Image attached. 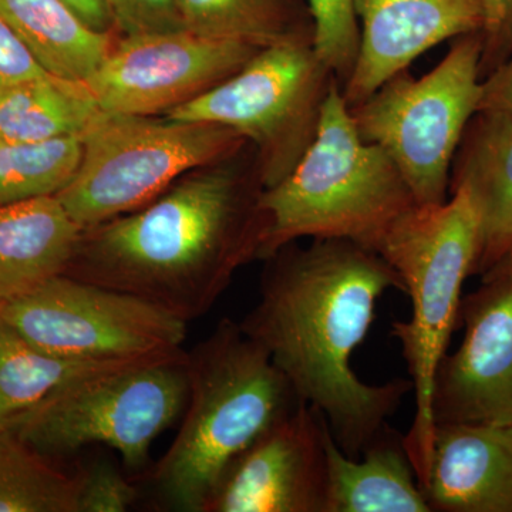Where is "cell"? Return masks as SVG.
Instances as JSON below:
<instances>
[{"label": "cell", "instance_id": "1", "mask_svg": "<svg viewBox=\"0 0 512 512\" xmlns=\"http://www.w3.org/2000/svg\"><path fill=\"white\" fill-rule=\"evenodd\" d=\"M265 261L258 302L239 325L298 399L325 417L343 453L357 458L413 392L410 379L363 382L352 365L380 298L403 292L402 281L382 256L350 239L291 242Z\"/></svg>", "mask_w": 512, "mask_h": 512}, {"label": "cell", "instance_id": "2", "mask_svg": "<svg viewBox=\"0 0 512 512\" xmlns=\"http://www.w3.org/2000/svg\"><path fill=\"white\" fill-rule=\"evenodd\" d=\"M231 158L84 229L63 275L138 296L187 323L207 315L264 245V181Z\"/></svg>", "mask_w": 512, "mask_h": 512}, {"label": "cell", "instance_id": "3", "mask_svg": "<svg viewBox=\"0 0 512 512\" xmlns=\"http://www.w3.org/2000/svg\"><path fill=\"white\" fill-rule=\"evenodd\" d=\"M187 356L183 420L150 484L163 510L205 512L232 461L301 400L235 320H220Z\"/></svg>", "mask_w": 512, "mask_h": 512}, {"label": "cell", "instance_id": "4", "mask_svg": "<svg viewBox=\"0 0 512 512\" xmlns=\"http://www.w3.org/2000/svg\"><path fill=\"white\" fill-rule=\"evenodd\" d=\"M373 251L392 266L412 302L409 320L392 323L412 382L416 414L404 436L421 488L429 474L434 377L460 319L463 286L480 254V215L470 191L451 188L439 205H414L377 239Z\"/></svg>", "mask_w": 512, "mask_h": 512}, {"label": "cell", "instance_id": "5", "mask_svg": "<svg viewBox=\"0 0 512 512\" xmlns=\"http://www.w3.org/2000/svg\"><path fill=\"white\" fill-rule=\"evenodd\" d=\"M416 204L399 168L357 133L339 82L323 106L318 134L295 168L262 192L261 259L299 239H350L373 249Z\"/></svg>", "mask_w": 512, "mask_h": 512}, {"label": "cell", "instance_id": "6", "mask_svg": "<svg viewBox=\"0 0 512 512\" xmlns=\"http://www.w3.org/2000/svg\"><path fill=\"white\" fill-rule=\"evenodd\" d=\"M187 402L188 356L181 349L66 384L2 430L47 458L101 444L117 451L128 470L140 471Z\"/></svg>", "mask_w": 512, "mask_h": 512}, {"label": "cell", "instance_id": "7", "mask_svg": "<svg viewBox=\"0 0 512 512\" xmlns=\"http://www.w3.org/2000/svg\"><path fill=\"white\" fill-rule=\"evenodd\" d=\"M481 53L480 33L457 37L420 79L404 70L349 107L357 133L399 168L417 205L443 204L450 195L454 157L480 107Z\"/></svg>", "mask_w": 512, "mask_h": 512}, {"label": "cell", "instance_id": "8", "mask_svg": "<svg viewBox=\"0 0 512 512\" xmlns=\"http://www.w3.org/2000/svg\"><path fill=\"white\" fill-rule=\"evenodd\" d=\"M82 138L79 170L57 197L84 229L144 207L184 174L237 156L248 143L217 124L107 113Z\"/></svg>", "mask_w": 512, "mask_h": 512}, {"label": "cell", "instance_id": "9", "mask_svg": "<svg viewBox=\"0 0 512 512\" xmlns=\"http://www.w3.org/2000/svg\"><path fill=\"white\" fill-rule=\"evenodd\" d=\"M335 82L311 43H276L165 116L237 131L258 148L259 173L269 188L291 173L311 147Z\"/></svg>", "mask_w": 512, "mask_h": 512}, {"label": "cell", "instance_id": "10", "mask_svg": "<svg viewBox=\"0 0 512 512\" xmlns=\"http://www.w3.org/2000/svg\"><path fill=\"white\" fill-rule=\"evenodd\" d=\"M0 316L50 355L136 362L183 349L187 322L130 293L59 275L0 306Z\"/></svg>", "mask_w": 512, "mask_h": 512}, {"label": "cell", "instance_id": "11", "mask_svg": "<svg viewBox=\"0 0 512 512\" xmlns=\"http://www.w3.org/2000/svg\"><path fill=\"white\" fill-rule=\"evenodd\" d=\"M259 50L187 29L126 36L83 84L103 113L167 114L237 73Z\"/></svg>", "mask_w": 512, "mask_h": 512}, {"label": "cell", "instance_id": "12", "mask_svg": "<svg viewBox=\"0 0 512 512\" xmlns=\"http://www.w3.org/2000/svg\"><path fill=\"white\" fill-rule=\"evenodd\" d=\"M463 340L434 377V424L512 426V271H488L461 301Z\"/></svg>", "mask_w": 512, "mask_h": 512}, {"label": "cell", "instance_id": "13", "mask_svg": "<svg viewBox=\"0 0 512 512\" xmlns=\"http://www.w3.org/2000/svg\"><path fill=\"white\" fill-rule=\"evenodd\" d=\"M328 429L296 404L232 461L205 512H326Z\"/></svg>", "mask_w": 512, "mask_h": 512}, {"label": "cell", "instance_id": "14", "mask_svg": "<svg viewBox=\"0 0 512 512\" xmlns=\"http://www.w3.org/2000/svg\"><path fill=\"white\" fill-rule=\"evenodd\" d=\"M359 55L342 94L348 107L366 100L417 57L457 37L480 33L483 0H355Z\"/></svg>", "mask_w": 512, "mask_h": 512}, {"label": "cell", "instance_id": "15", "mask_svg": "<svg viewBox=\"0 0 512 512\" xmlns=\"http://www.w3.org/2000/svg\"><path fill=\"white\" fill-rule=\"evenodd\" d=\"M423 491L431 512H512V426L437 423Z\"/></svg>", "mask_w": 512, "mask_h": 512}, {"label": "cell", "instance_id": "16", "mask_svg": "<svg viewBox=\"0 0 512 512\" xmlns=\"http://www.w3.org/2000/svg\"><path fill=\"white\" fill-rule=\"evenodd\" d=\"M470 191L480 215V254L474 275L493 268L512 247V120L477 113L451 167V188Z\"/></svg>", "mask_w": 512, "mask_h": 512}, {"label": "cell", "instance_id": "17", "mask_svg": "<svg viewBox=\"0 0 512 512\" xmlns=\"http://www.w3.org/2000/svg\"><path fill=\"white\" fill-rule=\"evenodd\" d=\"M83 232L57 195L0 205V306L63 275Z\"/></svg>", "mask_w": 512, "mask_h": 512}, {"label": "cell", "instance_id": "18", "mask_svg": "<svg viewBox=\"0 0 512 512\" xmlns=\"http://www.w3.org/2000/svg\"><path fill=\"white\" fill-rule=\"evenodd\" d=\"M326 512H431L404 436L384 427L357 458L325 437Z\"/></svg>", "mask_w": 512, "mask_h": 512}, {"label": "cell", "instance_id": "19", "mask_svg": "<svg viewBox=\"0 0 512 512\" xmlns=\"http://www.w3.org/2000/svg\"><path fill=\"white\" fill-rule=\"evenodd\" d=\"M0 16L46 73L86 83L113 46L109 33L87 26L62 0H0Z\"/></svg>", "mask_w": 512, "mask_h": 512}, {"label": "cell", "instance_id": "20", "mask_svg": "<svg viewBox=\"0 0 512 512\" xmlns=\"http://www.w3.org/2000/svg\"><path fill=\"white\" fill-rule=\"evenodd\" d=\"M103 111L83 83L52 74L25 80L0 93V138L42 143L83 136Z\"/></svg>", "mask_w": 512, "mask_h": 512}, {"label": "cell", "instance_id": "21", "mask_svg": "<svg viewBox=\"0 0 512 512\" xmlns=\"http://www.w3.org/2000/svg\"><path fill=\"white\" fill-rule=\"evenodd\" d=\"M184 29L211 39L256 47L299 42L313 45L306 0H177Z\"/></svg>", "mask_w": 512, "mask_h": 512}, {"label": "cell", "instance_id": "22", "mask_svg": "<svg viewBox=\"0 0 512 512\" xmlns=\"http://www.w3.org/2000/svg\"><path fill=\"white\" fill-rule=\"evenodd\" d=\"M136 362H83L50 355L0 316V430L60 387Z\"/></svg>", "mask_w": 512, "mask_h": 512}, {"label": "cell", "instance_id": "23", "mask_svg": "<svg viewBox=\"0 0 512 512\" xmlns=\"http://www.w3.org/2000/svg\"><path fill=\"white\" fill-rule=\"evenodd\" d=\"M79 476L0 430V512H79Z\"/></svg>", "mask_w": 512, "mask_h": 512}, {"label": "cell", "instance_id": "24", "mask_svg": "<svg viewBox=\"0 0 512 512\" xmlns=\"http://www.w3.org/2000/svg\"><path fill=\"white\" fill-rule=\"evenodd\" d=\"M82 157V136L42 143L0 138V205L59 194L79 170Z\"/></svg>", "mask_w": 512, "mask_h": 512}, {"label": "cell", "instance_id": "25", "mask_svg": "<svg viewBox=\"0 0 512 512\" xmlns=\"http://www.w3.org/2000/svg\"><path fill=\"white\" fill-rule=\"evenodd\" d=\"M313 20V50L340 86L355 69L360 25L355 0H306Z\"/></svg>", "mask_w": 512, "mask_h": 512}, {"label": "cell", "instance_id": "26", "mask_svg": "<svg viewBox=\"0 0 512 512\" xmlns=\"http://www.w3.org/2000/svg\"><path fill=\"white\" fill-rule=\"evenodd\" d=\"M77 476L79 512H126L141 498L140 487L111 461H94Z\"/></svg>", "mask_w": 512, "mask_h": 512}, {"label": "cell", "instance_id": "27", "mask_svg": "<svg viewBox=\"0 0 512 512\" xmlns=\"http://www.w3.org/2000/svg\"><path fill=\"white\" fill-rule=\"evenodd\" d=\"M114 25L126 36L183 30L177 0H109Z\"/></svg>", "mask_w": 512, "mask_h": 512}, {"label": "cell", "instance_id": "28", "mask_svg": "<svg viewBox=\"0 0 512 512\" xmlns=\"http://www.w3.org/2000/svg\"><path fill=\"white\" fill-rule=\"evenodd\" d=\"M484 23L481 29V77L507 62L512 55V0H483Z\"/></svg>", "mask_w": 512, "mask_h": 512}, {"label": "cell", "instance_id": "29", "mask_svg": "<svg viewBox=\"0 0 512 512\" xmlns=\"http://www.w3.org/2000/svg\"><path fill=\"white\" fill-rule=\"evenodd\" d=\"M8 22L0 16V93L25 80L46 76Z\"/></svg>", "mask_w": 512, "mask_h": 512}, {"label": "cell", "instance_id": "30", "mask_svg": "<svg viewBox=\"0 0 512 512\" xmlns=\"http://www.w3.org/2000/svg\"><path fill=\"white\" fill-rule=\"evenodd\" d=\"M478 113H494L512 120V55L483 80Z\"/></svg>", "mask_w": 512, "mask_h": 512}, {"label": "cell", "instance_id": "31", "mask_svg": "<svg viewBox=\"0 0 512 512\" xmlns=\"http://www.w3.org/2000/svg\"><path fill=\"white\" fill-rule=\"evenodd\" d=\"M87 26L99 32L109 33L114 26L109 0H62Z\"/></svg>", "mask_w": 512, "mask_h": 512}, {"label": "cell", "instance_id": "32", "mask_svg": "<svg viewBox=\"0 0 512 512\" xmlns=\"http://www.w3.org/2000/svg\"><path fill=\"white\" fill-rule=\"evenodd\" d=\"M488 271H512V247L510 251H508L493 268L488 269Z\"/></svg>", "mask_w": 512, "mask_h": 512}]
</instances>
